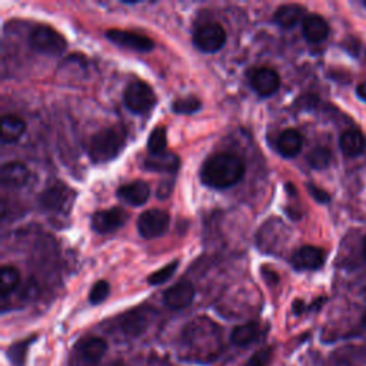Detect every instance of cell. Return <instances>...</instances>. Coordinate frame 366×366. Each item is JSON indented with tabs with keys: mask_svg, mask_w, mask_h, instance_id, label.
Returning a JSON list of instances; mask_svg holds the SVG:
<instances>
[{
	"mask_svg": "<svg viewBox=\"0 0 366 366\" xmlns=\"http://www.w3.org/2000/svg\"><path fill=\"white\" fill-rule=\"evenodd\" d=\"M245 175L244 160L233 153H216L211 156L200 171V179L213 189H228L241 182Z\"/></svg>",
	"mask_w": 366,
	"mask_h": 366,
	"instance_id": "cell-1",
	"label": "cell"
},
{
	"mask_svg": "<svg viewBox=\"0 0 366 366\" xmlns=\"http://www.w3.org/2000/svg\"><path fill=\"white\" fill-rule=\"evenodd\" d=\"M126 143V132L122 126H111L92 136L89 156L95 163H105L115 159Z\"/></svg>",
	"mask_w": 366,
	"mask_h": 366,
	"instance_id": "cell-2",
	"label": "cell"
},
{
	"mask_svg": "<svg viewBox=\"0 0 366 366\" xmlns=\"http://www.w3.org/2000/svg\"><path fill=\"white\" fill-rule=\"evenodd\" d=\"M183 338H185V342L192 347V351L196 354V356L211 358L205 342L215 352H217L219 343H221V329H219V325L213 323L211 319L200 318L186 326Z\"/></svg>",
	"mask_w": 366,
	"mask_h": 366,
	"instance_id": "cell-3",
	"label": "cell"
},
{
	"mask_svg": "<svg viewBox=\"0 0 366 366\" xmlns=\"http://www.w3.org/2000/svg\"><path fill=\"white\" fill-rule=\"evenodd\" d=\"M123 100L126 107L136 115H144L151 112L156 105V96L153 89L144 82L135 80L125 89Z\"/></svg>",
	"mask_w": 366,
	"mask_h": 366,
	"instance_id": "cell-4",
	"label": "cell"
},
{
	"mask_svg": "<svg viewBox=\"0 0 366 366\" xmlns=\"http://www.w3.org/2000/svg\"><path fill=\"white\" fill-rule=\"evenodd\" d=\"M73 200H75V192L67 188L65 183L56 182L41 195L39 204L47 213L63 215L70 211Z\"/></svg>",
	"mask_w": 366,
	"mask_h": 366,
	"instance_id": "cell-5",
	"label": "cell"
},
{
	"mask_svg": "<svg viewBox=\"0 0 366 366\" xmlns=\"http://www.w3.org/2000/svg\"><path fill=\"white\" fill-rule=\"evenodd\" d=\"M29 45L36 52L49 56H58L65 52L67 43L63 36L50 26H38L29 36Z\"/></svg>",
	"mask_w": 366,
	"mask_h": 366,
	"instance_id": "cell-6",
	"label": "cell"
},
{
	"mask_svg": "<svg viewBox=\"0 0 366 366\" xmlns=\"http://www.w3.org/2000/svg\"><path fill=\"white\" fill-rule=\"evenodd\" d=\"M226 43V32L219 23L200 26L193 33V45L204 53H216Z\"/></svg>",
	"mask_w": 366,
	"mask_h": 366,
	"instance_id": "cell-7",
	"label": "cell"
},
{
	"mask_svg": "<svg viewBox=\"0 0 366 366\" xmlns=\"http://www.w3.org/2000/svg\"><path fill=\"white\" fill-rule=\"evenodd\" d=\"M171 225L169 213L160 209L146 211L139 216L138 230L144 239H155L168 232Z\"/></svg>",
	"mask_w": 366,
	"mask_h": 366,
	"instance_id": "cell-8",
	"label": "cell"
},
{
	"mask_svg": "<svg viewBox=\"0 0 366 366\" xmlns=\"http://www.w3.org/2000/svg\"><path fill=\"white\" fill-rule=\"evenodd\" d=\"M106 38L120 47H126L136 52H151L155 46L153 41L148 38V36L129 30H119V29L107 30Z\"/></svg>",
	"mask_w": 366,
	"mask_h": 366,
	"instance_id": "cell-9",
	"label": "cell"
},
{
	"mask_svg": "<svg viewBox=\"0 0 366 366\" xmlns=\"http://www.w3.org/2000/svg\"><path fill=\"white\" fill-rule=\"evenodd\" d=\"M249 82L256 94L263 98H269L277 94L281 86V78L278 75V72L270 67L255 69L250 73Z\"/></svg>",
	"mask_w": 366,
	"mask_h": 366,
	"instance_id": "cell-10",
	"label": "cell"
},
{
	"mask_svg": "<svg viewBox=\"0 0 366 366\" xmlns=\"http://www.w3.org/2000/svg\"><path fill=\"white\" fill-rule=\"evenodd\" d=\"M151 322L149 312H146L143 309H133L129 312L123 314L118 319V327L120 329V332L126 336L136 338L140 336L142 334L146 332Z\"/></svg>",
	"mask_w": 366,
	"mask_h": 366,
	"instance_id": "cell-11",
	"label": "cell"
},
{
	"mask_svg": "<svg viewBox=\"0 0 366 366\" xmlns=\"http://www.w3.org/2000/svg\"><path fill=\"white\" fill-rule=\"evenodd\" d=\"M127 221V213L122 208H112L96 212L92 216V228L98 233H112Z\"/></svg>",
	"mask_w": 366,
	"mask_h": 366,
	"instance_id": "cell-12",
	"label": "cell"
},
{
	"mask_svg": "<svg viewBox=\"0 0 366 366\" xmlns=\"http://www.w3.org/2000/svg\"><path fill=\"white\" fill-rule=\"evenodd\" d=\"M195 299V288L188 281H180L169 288L163 295L164 305L173 310L188 308Z\"/></svg>",
	"mask_w": 366,
	"mask_h": 366,
	"instance_id": "cell-13",
	"label": "cell"
},
{
	"mask_svg": "<svg viewBox=\"0 0 366 366\" xmlns=\"http://www.w3.org/2000/svg\"><path fill=\"white\" fill-rule=\"evenodd\" d=\"M326 253L316 246H303L292 256V265L297 270H318L323 266Z\"/></svg>",
	"mask_w": 366,
	"mask_h": 366,
	"instance_id": "cell-14",
	"label": "cell"
},
{
	"mask_svg": "<svg viewBox=\"0 0 366 366\" xmlns=\"http://www.w3.org/2000/svg\"><path fill=\"white\" fill-rule=\"evenodd\" d=\"M30 177V172L26 164L22 162H9L5 163L2 169H0V180H2L3 186L8 188H23Z\"/></svg>",
	"mask_w": 366,
	"mask_h": 366,
	"instance_id": "cell-15",
	"label": "cell"
},
{
	"mask_svg": "<svg viewBox=\"0 0 366 366\" xmlns=\"http://www.w3.org/2000/svg\"><path fill=\"white\" fill-rule=\"evenodd\" d=\"M118 196L125 200L126 204L133 205V206H140L144 205L149 200L151 196V188L146 182L143 180H136L129 183V185H125L119 188Z\"/></svg>",
	"mask_w": 366,
	"mask_h": 366,
	"instance_id": "cell-16",
	"label": "cell"
},
{
	"mask_svg": "<svg viewBox=\"0 0 366 366\" xmlns=\"http://www.w3.org/2000/svg\"><path fill=\"white\" fill-rule=\"evenodd\" d=\"M302 30H303L305 39L309 43H321L326 41V38L329 36L327 22L323 19L322 16H318V14L306 16L302 23Z\"/></svg>",
	"mask_w": 366,
	"mask_h": 366,
	"instance_id": "cell-17",
	"label": "cell"
},
{
	"mask_svg": "<svg viewBox=\"0 0 366 366\" xmlns=\"http://www.w3.org/2000/svg\"><path fill=\"white\" fill-rule=\"evenodd\" d=\"M107 349V343L105 339L98 338V336H92L86 338L79 342L78 345V354L85 362L95 363L99 359L103 358Z\"/></svg>",
	"mask_w": 366,
	"mask_h": 366,
	"instance_id": "cell-18",
	"label": "cell"
},
{
	"mask_svg": "<svg viewBox=\"0 0 366 366\" xmlns=\"http://www.w3.org/2000/svg\"><path fill=\"white\" fill-rule=\"evenodd\" d=\"M303 16H305V9L302 6L295 3L283 5L274 12L273 22L283 29H290L295 28L299 22L305 21Z\"/></svg>",
	"mask_w": 366,
	"mask_h": 366,
	"instance_id": "cell-19",
	"label": "cell"
},
{
	"mask_svg": "<svg viewBox=\"0 0 366 366\" xmlns=\"http://www.w3.org/2000/svg\"><path fill=\"white\" fill-rule=\"evenodd\" d=\"M261 335H262V329L259 323L250 322V323L236 326L230 334V341L236 346L245 347V346L255 343L256 341H259Z\"/></svg>",
	"mask_w": 366,
	"mask_h": 366,
	"instance_id": "cell-20",
	"label": "cell"
},
{
	"mask_svg": "<svg viewBox=\"0 0 366 366\" xmlns=\"http://www.w3.org/2000/svg\"><path fill=\"white\" fill-rule=\"evenodd\" d=\"M339 146H341V151L343 152V155L349 156V158H355V156H359L360 153L365 152L366 139L359 131L349 129V131H346L341 135Z\"/></svg>",
	"mask_w": 366,
	"mask_h": 366,
	"instance_id": "cell-21",
	"label": "cell"
},
{
	"mask_svg": "<svg viewBox=\"0 0 366 366\" xmlns=\"http://www.w3.org/2000/svg\"><path fill=\"white\" fill-rule=\"evenodd\" d=\"M143 166L152 172H176L180 166V159L171 152L151 155L144 160Z\"/></svg>",
	"mask_w": 366,
	"mask_h": 366,
	"instance_id": "cell-22",
	"label": "cell"
},
{
	"mask_svg": "<svg viewBox=\"0 0 366 366\" xmlns=\"http://www.w3.org/2000/svg\"><path fill=\"white\" fill-rule=\"evenodd\" d=\"M303 144L302 135L295 129H288L282 132V135L278 139V152L283 158H295Z\"/></svg>",
	"mask_w": 366,
	"mask_h": 366,
	"instance_id": "cell-23",
	"label": "cell"
},
{
	"mask_svg": "<svg viewBox=\"0 0 366 366\" xmlns=\"http://www.w3.org/2000/svg\"><path fill=\"white\" fill-rule=\"evenodd\" d=\"M26 131V123L23 119L13 116V115H5L2 118V140L5 143H13L17 142Z\"/></svg>",
	"mask_w": 366,
	"mask_h": 366,
	"instance_id": "cell-24",
	"label": "cell"
},
{
	"mask_svg": "<svg viewBox=\"0 0 366 366\" xmlns=\"http://www.w3.org/2000/svg\"><path fill=\"white\" fill-rule=\"evenodd\" d=\"M21 283V272L14 266H3L0 270V294L6 298L14 292Z\"/></svg>",
	"mask_w": 366,
	"mask_h": 366,
	"instance_id": "cell-25",
	"label": "cell"
},
{
	"mask_svg": "<svg viewBox=\"0 0 366 366\" xmlns=\"http://www.w3.org/2000/svg\"><path fill=\"white\" fill-rule=\"evenodd\" d=\"M308 163L310 168H314L316 171L326 169L332 160V152L329 151L325 146H316L312 151H310L306 156Z\"/></svg>",
	"mask_w": 366,
	"mask_h": 366,
	"instance_id": "cell-26",
	"label": "cell"
},
{
	"mask_svg": "<svg viewBox=\"0 0 366 366\" xmlns=\"http://www.w3.org/2000/svg\"><path fill=\"white\" fill-rule=\"evenodd\" d=\"M168 146V136L166 129L163 126H158L152 131L149 140H148V149L151 155H160L166 152Z\"/></svg>",
	"mask_w": 366,
	"mask_h": 366,
	"instance_id": "cell-27",
	"label": "cell"
},
{
	"mask_svg": "<svg viewBox=\"0 0 366 366\" xmlns=\"http://www.w3.org/2000/svg\"><path fill=\"white\" fill-rule=\"evenodd\" d=\"M36 338H30L26 341H21L14 345H12L9 349H8V358L10 360V363L13 366H25V360H26V355L29 351V346L30 343L34 341Z\"/></svg>",
	"mask_w": 366,
	"mask_h": 366,
	"instance_id": "cell-28",
	"label": "cell"
},
{
	"mask_svg": "<svg viewBox=\"0 0 366 366\" xmlns=\"http://www.w3.org/2000/svg\"><path fill=\"white\" fill-rule=\"evenodd\" d=\"M200 107H202V103H200V100L195 96L177 99L173 102V106H172L173 112L179 115H193L197 111H200Z\"/></svg>",
	"mask_w": 366,
	"mask_h": 366,
	"instance_id": "cell-29",
	"label": "cell"
},
{
	"mask_svg": "<svg viewBox=\"0 0 366 366\" xmlns=\"http://www.w3.org/2000/svg\"><path fill=\"white\" fill-rule=\"evenodd\" d=\"M177 266H179V262H177V261L171 262L169 265L163 266L162 269H159V270H156L155 273H152L151 277H149V279H148V282H149L151 285H153V286H155V285L164 283V282L169 281V279L173 277V273L176 272Z\"/></svg>",
	"mask_w": 366,
	"mask_h": 366,
	"instance_id": "cell-30",
	"label": "cell"
},
{
	"mask_svg": "<svg viewBox=\"0 0 366 366\" xmlns=\"http://www.w3.org/2000/svg\"><path fill=\"white\" fill-rule=\"evenodd\" d=\"M109 292H111V286H109V283L106 281L96 282L94 285V288H92L89 292V302L92 305L102 303L109 297Z\"/></svg>",
	"mask_w": 366,
	"mask_h": 366,
	"instance_id": "cell-31",
	"label": "cell"
},
{
	"mask_svg": "<svg viewBox=\"0 0 366 366\" xmlns=\"http://www.w3.org/2000/svg\"><path fill=\"white\" fill-rule=\"evenodd\" d=\"M273 358V349L270 346L263 347V349H259L258 352H255L248 362L245 363V366H269Z\"/></svg>",
	"mask_w": 366,
	"mask_h": 366,
	"instance_id": "cell-32",
	"label": "cell"
},
{
	"mask_svg": "<svg viewBox=\"0 0 366 366\" xmlns=\"http://www.w3.org/2000/svg\"><path fill=\"white\" fill-rule=\"evenodd\" d=\"M308 191H309L310 195H312V197L316 199L318 202H321V204H326V202H329V200H331V196H329L325 191H322L318 186L308 185Z\"/></svg>",
	"mask_w": 366,
	"mask_h": 366,
	"instance_id": "cell-33",
	"label": "cell"
},
{
	"mask_svg": "<svg viewBox=\"0 0 366 366\" xmlns=\"http://www.w3.org/2000/svg\"><path fill=\"white\" fill-rule=\"evenodd\" d=\"M172 192V185L171 182H162L160 186L158 188V196L162 199H166Z\"/></svg>",
	"mask_w": 366,
	"mask_h": 366,
	"instance_id": "cell-34",
	"label": "cell"
},
{
	"mask_svg": "<svg viewBox=\"0 0 366 366\" xmlns=\"http://www.w3.org/2000/svg\"><path fill=\"white\" fill-rule=\"evenodd\" d=\"M356 94H358V96H359L362 100L366 102V80L362 82V83L358 86Z\"/></svg>",
	"mask_w": 366,
	"mask_h": 366,
	"instance_id": "cell-35",
	"label": "cell"
},
{
	"mask_svg": "<svg viewBox=\"0 0 366 366\" xmlns=\"http://www.w3.org/2000/svg\"><path fill=\"white\" fill-rule=\"evenodd\" d=\"M363 256H365V259H366V236H365V239H363Z\"/></svg>",
	"mask_w": 366,
	"mask_h": 366,
	"instance_id": "cell-36",
	"label": "cell"
},
{
	"mask_svg": "<svg viewBox=\"0 0 366 366\" xmlns=\"http://www.w3.org/2000/svg\"><path fill=\"white\" fill-rule=\"evenodd\" d=\"M109 366H126V365L122 363V362H116V363H112V365H109Z\"/></svg>",
	"mask_w": 366,
	"mask_h": 366,
	"instance_id": "cell-37",
	"label": "cell"
},
{
	"mask_svg": "<svg viewBox=\"0 0 366 366\" xmlns=\"http://www.w3.org/2000/svg\"><path fill=\"white\" fill-rule=\"evenodd\" d=\"M362 323H363V326L366 327V312H365V315H363V318H362Z\"/></svg>",
	"mask_w": 366,
	"mask_h": 366,
	"instance_id": "cell-38",
	"label": "cell"
},
{
	"mask_svg": "<svg viewBox=\"0 0 366 366\" xmlns=\"http://www.w3.org/2000/svg\"><path fill=\"white\" fill-rule=\"evenodd\" d=\"M365 6H366V2H365Z\"/></svg>",
	"mask_w": 366,
	"mask_h": 366,
	"instance_id": "cell-39",
	"label": "cell"
}]
</instances>
